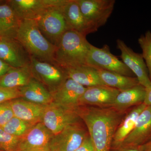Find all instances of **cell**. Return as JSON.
<instances>
[{
	"label": "cell",
	"mask_w": 151,
	"mask_h": 151,
	"mask_svg": "<svg viewBox=\"0 0 151 151\" xmlns=\"http://www.w3.org/2000/svg\"><path fill=\"white\" fill-rule=\"evenodd\" d=\"M128 111H120L112 106H79L77 108L76 111L87 128L94 151L111 150L116 129Z\"/></svg>",
	"instance_id": "1"
},
{
	"label": "cell",
	"mask_w": 151,
	"mask_h": 151,
	"mask_svg": "<svg viewBox=\"0 0 151 151\" xmlns=\"http://www.w3.org/2000/svg\"><path fill=\"white\" fill-rule=\"evenodd\" d=\"M91 45L85 36L73 31H66L57 46L55 64L65 70L86 65Z\"/></svg>",
	"instance_id": "2"
},
{
	"label": "cell",
	"mask_w": 151,
	"mask_h": 151,
	"mask_svg": "<svg viewBox=\"0 0 151 151\" xmlns=\"http://www.w3.org/2000/svg\"><path fill=\"white\" fill-rule=\"evenodd\" d=\"M29 54L40 61L55 64L57 47L50 43L41 32L35 20H22L16 38Z\"/></svg>",
	"instance_id": "3"
},
{
	"label": "cell",
	"mask_w": 151,
	"mask_h": 151,
	"mask_svg": "<svg viewBox=\"0 0 151 151\" xmlns=\"http://www.w3.org/2000/svg\"><path fill=\"white\" fill-rule=\"evenodd\" d=\"M92 33L108 21L115 6V0H76Z\"/></svg>",
	"instance_id": "4"
},
{
	"label": "cell",
	"mask_w": 151,
	"mask_h": 151,
	"mask_svg": "<svg viewBox=\"0 0 151 151\" xmlns=\"http://www.w3.org/2000/svg\"><path fill=\"white\" fill-rule=\"evenodd\" d=\"M86 65L97 70H107L130 77H136L122 60L112 54L107 45L102 48L91 45L87 55Z\"/></svg>",
	"instance_id": "5"
},
{
	"label": "cell",
	"mask_w": 151,
	"mask_h": 151,
	"mask_svg": "<svg viewBox=\"0 0 151 151\" xmlns=\"http://www.w3.org/2000/svg\"><path fill=\"white\" fill-rule=\"evenodd\" d=\"M81 121L76 110L69 109L53 102L46 105L42 123L53 135L69 125Z\"/></svg>",
	"instance_id": "6"
},
{
	"label": "cell",
	"mask_w": 151,
	"mask_h": 151,
	"mask_svg": "<svg viewBox=\"0 0 151 151\" xmlns=\"http://www.w3.org/2000/svg\"><path fill=\"white\" fill-rule=\"evenodd\" d=\"M61 8H48L36 21L44 36L56 47L67 30Z\"/></svg>",
	"instance_id": "7"
},
{
	"label": "cell",
	"mask_w": 151,
	"mask_h": 151,
	"mask_svg": "<svg viewBox=\"0 0 151 151\" xmlns=\"http://www.w3.org/2000/svg\"><path fill=\"white\" fill-rule=\"evenodd\" d=\"M88 134L87 128L81 121L69 125L53 135L50 143L49 151H75Z\"/></svg>",
	"instance_id": "8"
},
{
	"label": "cell",
	"mask_w": 151,
	"mask_h": 151,
	"mask_svg": "<svg viewBox=\"0 0 151 151\" xmlns=\"http://www.w3.org/2000/svg\"><path fill=\"white\" fill-rule=\"evenodd\" d=\"M30 68L33 78L55 90L68 78L64 68L50 63L40 61L30 56Z\"/></svg>",
	"instance_id": "9"
},
{
	"label": "cell",
	"mask_w": 151,
	"mask_h": 151,
	"mask_svg": "<svg viewBox=\"0 0 151 151\" xmlns=\"http://www.w3.org/2000/svg\"><path fill=\"white\" fill-rule=\"evenodd\" d=\"M117 48L121 51L122 61L137 78L139 83L145 88L151 84L147 65L141 53L135 52L124 41L117 40Z\"/></svg>",
	"instance_id": "10"
},
{
	"label": "cell",
	"mask_w": 151,
	"mask_h": 151,
	"mask_svg": "<svg viewBox=\"0 0 151 151\" xmlns=\"http://www.w3.org/2000/svg\"><path fill=\"white\" fill-rule=\"evenodd\" d=\"M53 136L42 122L37 123L21 137L17 151H49Z\"/></svg>",
	"instance_id": "11"
},
{
	"label": "cell",
	"mask_w": 151,
	"mask_h": 151,
	"mask_svg": "<svg viewBox=\"0 0 151 151\" xmlns=\"http://www.w3.org/2000/svg\"><path fill=\"white\" fill-rule=\"evenodd\" d=\"M0 58L14 68L29 65L30 56L16 39L0 38Z\"/></svg>",
	"instance_id": "12"
},
{
	"label": "cell",
	"mask_w": 151,
	"mask_h": 151,
	"mask_svg": "<svg viewBox=\"0 0 151 151\" xmlns=\"http://www.w3.org/2000/svg\"><path fill=\"white\" fill-rule=\"evenodd\" d=\"M120 91L105 85L86 87L79 99V106L112 107Z\"/></svg>",
	"instance_id": "13"
},
{
	"label": "cell",
	"mask_w": 151,
	"mask_h": 151,
	"mask_svg": "<svg viewBox=\"0 0 151 151\" xmlns=\"http://www.w3.org/2000/svg\"><path fill=\"white\" fill-rule=\"evenodd\" d=\"M86 88L68 78L50 92L53 102L65 108L76 110L79 106V99Z\"/></svg>",
	"instance_id": "14"
},
{
	"label": "cell",
	"mask_w": 151,
	"mask_h": 151,
	"mask_svg": "<svg viewBox=\"0 0 151 151\" xmlns=\"http://www.w3.org/2000/svg\"><path fill=\"white\" fill-rule=\"evenodd\" d=\"M151 139V105H150L146 106L140 114L134 129L121 145L139 147Z\"/></svg>",
	"instance_id": "15"
},
{
	"label": "cell",
	"mask_w": 151,
	"mask_h": 151,
	"mask_svg": "<svg viewBox=\"0 0 151 151\" xmlns=\"http://www.w3.org/2000/svg\"><path fill=\"white\" fill-rule=\"evenodd\" d=\"M9 102L14 117L33 124L42 122L47 105L32 103L21 97Z\"/></svg>",
	"instance_id": "16"
},
{
	"label": "cell",
	"mask_w": 151,
	"mask_h": 151,
	"mask_svg": "<svg viewBox=\"0 0 151 151\" xmlns=\"http://www.w3.org/2000/svg\"><path fill=\"white\" fill-rule=\"evenodd\" d=\"M6 1L21 21H36L49 8L45 0H9Z\"/></svg>",
	"instance_id": "17"
},
{
	"label": "cell",
	"mask_w": 151,
	"mask_h": 151,
	"mask_svg": "<svg viewBox=\"0 0 151 151\" xmlns=\"http://www.w3.org/2000/svg\"><path fill=\"white\" fill-rule=\"evenodd\" d=\"M67 30L73 31L85 36L92 33L76 0H68L61 8Z\"/></svg>",
	"instance_id": "18"
},
{
	"label": "cell",
	"mask_w": 151,
	"mask_h": 151,
	"mask_svg": "<svg viewBox=\"0 0 151 151\" xmlns=\"http://www.w3.org/2000/svg\"><path fill=\"white\" fill-rule=\"evenodd\" d=\"M146 106L144 103H142L131 108L127 111L116 129L112 141L111 148L117 147L122 145L134 129L137 119Z\"/></svg>",
	"instance_id": "19"
},
{
	"label": "cell",
	"mask_w": 151,
	"mask_h": 151,
	"mask_svg": "<svg viewBox=\"0 0 151 151\" xmlns=\"http://www.w3.org/2000/svg\"><path fill=\"white\" fill-rule=\"evenodd\" d=\"M19 89L21 98L27 101L43 105H48L53 102L50 92L42 83L33 77L28 84Z\"/></svg>",
	"instance_id": "20"
},
{
	"label": "cell",
	"mask_w": 151,
	"mask_h": 151,
	"mask_svg": "<svg viewBox=\"0 0 151 151\" xmlns=\"http://www.w3.org/2000/svg\"><path fill=\"white\" fill-rule=\"evenodd\" d=\"M21 20L7 3L0 2V38L16 39Z\"/></svg>",
	"instance_id": "21"
},
{
	"label": "cell",
	"mask_w": 151,
	"mask_h": 151,
	"mask_svg": "<svg viewBox=\"0 0 151 151\" xmlns=\"http://www.w3.org/2000/svg\"><path fill=\"white\" fill-rule=\"evenodd\" d=\"M145 93V87L140 84L121 91L117 95L112 107L120 111H128L144 103Z\"/></svg>",
	"instance_id": "22"
},
{
	"label": "cell",
	"mask_w": 151,
	"mask_h": 151,
	"mask_svg": "<svg viewBox=\"0 0 151 151\" xmlns=\"http://www.w3.org/2000/svg\"><path fill=\"white\" fill-rule=\"evenodd\" d=\"M68 78L85 87L105 85L100 77L98 70L85 65L65 70Z\"/></svg>",
	"instance_id": "23"
},
{
	"label": "cell",
	"mask_w": 151,
	"mask_h": 151,
	"mask_svg": "<svg viewBox=\"0 0 151 151\" xmlns=\"http://www.w3.org/2000/svg\"><path fill=\"white\" fill-rule=\"evenodd\" d=\"M33 78L29 65L14 68L0 77V87L6 88H19L27 85Z\"/></svg>",
	"instance_id": "24"
},
{
	"label": "cell",
	"mask_w": 151,
	"mask_h": 151,
	"mask_svg": "<svg viewBox=\"0 0 151 151\" xmlns=\"http://www.w3.org/2000/svg\"><path fill=\"white\" fill-rule=\"evenodd\" d=\"M103 83L120 92L140 84L136 77H130L103 70H97Z\"/></svg>",
	"instance_id": "25"
},
{
	"label": "cell",
	"mask_w": 151,
	"mask_h": 151,
	"mask_svg": "<svg viewBox=\"0 0 151 151\" xmlns=\"http://www.w3.org/2000/svg\"><path fill=\"white\" fill-rule=\"evenodd\" d=\"M35 125L14 117L1 127L4 131L10 134L21 137L25 134Z\"/></svg>",
	"instance_id": "26"
},
{
	"label": "cell",
	"mask_w": 151,
	"mask_h": 151,
	"mask_svg": "<svg viewBox=\"0 0 151 151\" xmlns=\"http://www.w3.org/2000/svg\"><path fill=\"white\" fill-rule=\"evenodd\" d=\"M138 43L142 49L143 58L147 65L151 81V32L148 30L138 39Z\"/></svg>",
	"instance_id": "27"
},
{
	"label": "cell",
	"mask_w": 151,
	"mask_h": 151,
	"mask_svg": "<svg viewBox=\"0 0 151 151\" xmlns=\"http://www.w3.org/2000/svg\"><path fill=\"white\" fill-rule=\"evenodd\" d=\"M20 139L6 133L0 127V151H17Z\"/></svg>",
	"instance_id": "28"
},
{
	"label": "cell",
	"mask_w": 151,
	"mask_h": 151,
	"mask_svg": "<svg viewBox=\"0 0 151 151\" xmlns=\"http://www.w3.org/2000/svg\"><path fill=\"white\" fill-rule=\"evenodd\" d=\"M9 101L0 103V127H3L14 117Z\"/></svg>",
	"instance_id": "29"
},
{
	"label": "cell",
	"mask_w": 151,
	"mask_h": 151,
	"mask_svg": "<svg viewBox=\"0 0 151 151\" xmlns=\"http://www.w3.org/2000/svg\"><path fill=\"white\" fill-rule=\"evenodd\" d=\"M21 97L19 88H6L0 87V103Z\"/></svg>",
	"instance_id": "30"
},
{
	"label": "cell",
	"mask_w": 151,
	"mask_h": 151,
	"mask_svg": "<svg viewBox=\"0 0 151 151\" xmlns=\"http://www.w3.org/2000/svg\"><path fill=\"white\" fill-rule=\"evenodd\" d=\"M75 151H94L92 140L89 133L85 137L81 145Z\"/></svg>",
	"instance_id": "31"
},
{
	"label": "cell",
	"mask_w": 151,
	"mask_h": 151,
	"mask_svg": "<svg viewBox=\"0 0 151 151\" xmlns=\"http://www.w3.org/2000/svg\"><path fill=\"white\" fill-rule=\"evenodd\" d=\"M13 67L0 58V77L7 73Z\"/></svg>",
	"instance_id": "32"
},
{
	"label": "cell",
	"mask_w": 151,
	"mask_h": 151,
	"mask_svg": "<svg viewBox=\"0 0 151 151\" xmlns=\"http://www.w3.org/2000/svg\"><path fill=\"white\" fill-rule=\"evenodd\" d=\"M110 151H141L139 147L131 146L121 145L117 147L111 148Z\"/></svg>",
	"instance_id": "33"
},
{
	"label": "cell",
	"mask_w": 151,
	"mask_h": 151,
	"mask_svg": "<svg viewBox=\"0 0 151 151\" xmlns=\"http://www.w3.org/2000/svg\"><path fill=\"white\" fill-rule=\"evenodd\" d=\"M144 103L146 106L151 105V84L148 87L146 88L145 96Z\"/></svg>",
	"instance_id": "34"
},
{
	"label": "cell",
	"mask_w": 151,
	"mask_h": 151,
	"mask_svg": "<svg viewBox=\"0 0 151 151\" xmlns=\"http://www.w3.org/2000/svg\"><path fill=\"white\" fill-rule=\"evenodd\" d=\"M139 148L141 151H151V139Z\"/></svg>",
	"instance_id": "35"
},
{
	"label": "cell",
	"mask_w": 151,
	"mask_h": 151,
	"mask_svg": "<svg viewBox=\"0 0 151 151\" xmlns=\"http://www.w3.org/2000/svg\"><path fill=\"white\" fill-rule=\"evenodd\" d=\"M1 1H0V2H1Z\"/></svg>",
	"instance_id": "36"
},
{
	"label": "cell",
	"mask_w": 151,
	"mask_h": 151,
	"mask_svg": "<svg viewBox=\"0 0 151 151\" xmlns=\"http://www.w3.org/2000/svg\"></svg>",
	"instance_id": "37"
}]
</instances>
